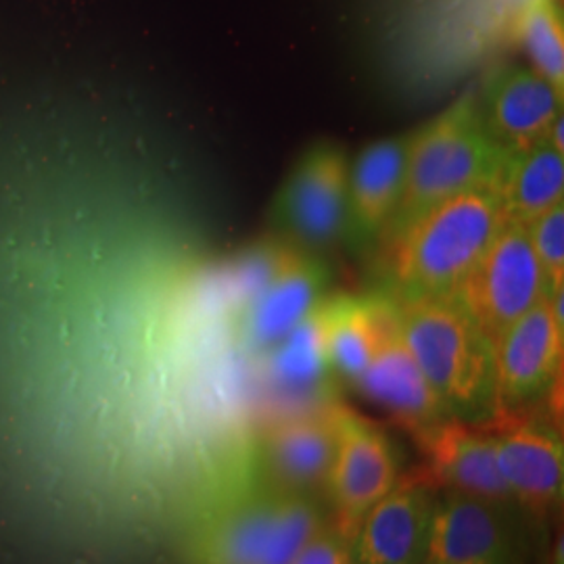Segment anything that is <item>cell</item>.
Returning a JSON list of instances; mask_svg holds the SVG:
<instances>
[{"label":"cell","instance_id":"6da1fadb","mask_svg":"<svg viewBox=\"0 0 564 564\" xmlns=\"http://www.w3.org/2000/svg\"><path fill=\"white\" fill-rule=\"evenodd\" d=\"M506 226L494 184H481L426 207L391 232L393 297L454 293Z\"/></svg>","mask_w":564,"mask_h":564},{"label":"cell","instance_id":"7a4b0ae2","mask_svg":"<svg viewBox=\"0 0 564 564\" xmlns=\"http://www.w3.org/2000/svg\"><path fill=\"white\" fill-rule=\"evenodd\" d=\"M402 337L445 410L468 423L494 414V347L456 293L391 297Z\"/></svg>","mask_w":564,"mask_h":564},{"label":"cell","instance_id":"3957f363","mask_svg":"<svg viewBox=\"0 0 564 564\" xmlns=\"http://www.w3.org/2000/svg\"><path fill=\"white\" fill-rule=\"evenodd\" d=\"M505 158L485 130L479 102L466 95L442 116L412 132L402 197L387 226L395 232L426 207L463 193L466 188L494 184Z\"/></svg>","mask_w":564,"mask_h":564},{"label":"cell","instance_id":"277c9868","mask_svg":"<svg viewBox=\"0 0 564 564\" xmlns=\"http://www.w3.org/2000/svg\"><path fill=\"white\" fill-rule=\"evenodd\" d=\"M321 512L305 494L279 491L230 508L197 542L199 564H291L318 531Z\"/></svg>","mask_w":564,"mask_h":564},{"label":"cell","instance_id":"5b68a950","mask_svg":"<svg viewBox=\"0 0 564 564\" xmlns=\"http://www.w3.org/2000/svg\"><path fill=\"white\" fill-rule=\"evenodd\" d=\"M454 293L491 343L544 300L547 281L524 226L506 224Z\"/></svg>","mask_w":564,"mask_h":564},{"label":"cell","instance_id":"8992f818","mask_svg":"<svg viewBox=\"0 0 564 564\" xmlns=\"http://www.w3.org/2000/svg\"><path fill=\"white\" fill-rule=\"evenodd\" d=\"M330 408L337 449L326 491L335 510L333 529L349 542L364 514L383 498L402 473L381 426L345 403H333Z\"/></svg>","mask_w":564,"mask_h":564},{"label":"cell","instance_id":"52a82bcc","mask_svg":"<svg viewBox=\"0 0 564 564\" xmlns=\"http://www.w3.org/2000/svg\"><path fill=\"white\" fill-rule=\"evenodd\" d=\"M491 437L498 470L514 505L545 519L563 505L564 447L561 433L523 412L496 410L481 421Z\"/></svg>","mask_w":564,"mask_h":564},{"label":"cell","instance_id":"ba28073f","mask_svg":"<svg viewBox=\"0 0 564 564\" xmlns=\"http://www.w3.org/2000/svg\"><path fill=\"white\" fill-rule=\"evenodd\" d=\"M274 216L303 245L323 249L341 241L351 230L349 162L341 149H310L284 182Z\"/></svg>","mask_w":564,"mask_h":564},{"label":"cell","instance_id":"9c48e42d","mask_svg":"<svg viewBox=\"0 0 564 564\" xmlns=\"http://www.w3.org/2000/svg\"><path fill=\"white\" fill-rule=\"evenodd\" d=\"M437 500L423 468L400 475L349 540L351 564H423Z\"/></svg>","mask_w":564,"mask_h":564},{"label":"cell","instance_id":"30bf717a","mask_svg":"<svg viewBox=\"0 0 564 564\" xmlns=\"http://www.w3.org/2000/svg\"><path fill=\"white\" fill-rule=\"evenodd\" d=\"M491 347L496 410L521 408L556 383L563 377L564 323L550 295L510 324Z\"/></svg>","mask_w":564,"mask_h":564},{"label":"cell","instance_id":"8fae6325","mask_svg":"<svg viewBox=\"0 0 564 564\" xmlns=\"http://www.w3.org/2000/svg\"><path fill=\"white\" fill-rule=\"evenodd\" d=\"M423 452L424 475L440 491H458L487 502L517 506L498 470L484 423L447 416L412 435Z\"/></svg>","mask_w":564,"mask_h":564},{"label":"cell","instance_id":"7c38bea8","mask_svg":"<svg viewBox=\"0 0 564 564\" xmlns=\"http://www.w3.org/2000/svg\"><path fill=\"white\" fill-rule=\"evenodd\" d=\"M364 395L383 408L412 435L452 416L403 341L395 305L389 297L377 351L362 375L354 381Z\"/></svg>","mask_w":564,"mask_h":564},{"label":"cell","instance_id":"4fadbf2b","mask_svg":"<svg viewBox=\"0 0 564 564\" xmlns=\"http://www.w3.org/2000/svg\"><path fill=\"white\" fill-rule=\"evenodd\" d=\"M510 508L440 491L423 564H514Z\"/></svg>","mask_w":564,"mask_h":564},{"label":"cell","instance_id":"5bb4252c","mask_svg":"<svg viewBox=\"0 0 564 564\" xmlns=\"http://www.w3.org/2000/svg\"><path fill=\"white\" fill-rule=\"evenodd\" d=\"M563 90L533 69L506 67L487 80L477 102L491 141L505 151H521L547 139L563 116Z\"/></svg>","mask_w":564,"mask_h":564},{"label":"cell","instance_id":"9a60e30c","mask_svg":"<svg viewBox=\"0 0 564 564\" xmlns=\"http://www.w3.org/2000/svg\"><path fill=\"white\" fill-rule=\"evenodd\" d=\"M330 405L318 412L291 414L263 433V456L282 491L326 489L337 449Z\"/></svg>","mask_w":564,"mask_h":564},{"label":"cell","instance_id":"2e32d148","mask_svg":"<svg viewBox=\"0 0 564 564\" xmlns=\"http://www.w3.org/2000/svg\"><path fill=\"white\" fill-rule=\"evenodd\" d=\"M323 270L300 253L282 251L268 281L256 291L245 316L247 339L274 347L321 305Z\"/></svg>","mask_w":564,"mask_h":564},{"label":"cell","instance_id":"e0dca14e","mask_svg":"<svg viewBox=\"0 0 564 564\" xmlns=\"http://www.w3.org/2000/svg\"><path fill=\"white\" fill-rule=\"evenodd\" d=\"M412 134L364 147L349 163V220L360 237L387 230L402 197Z\"/></svg>","mask_w":564,"mask_h":564},{"label":"cell","instance_id":"ac0fdd59","mask_svg":"<svg viewBox=\"0 0 564 564\" xmlns=\"http://www.w3.org/2000/svg\"><path fill=\"white\" fill-rule=\"evenodd\" d=\"M494 188L506 224L527 226L564 199V153L547 141L505 151Z\"/></svg>","mask_w":564,"mask_h":564},{"label":"cell","instance_id":"d6986e66","mask_svg":"<svg viewBox=\"0 0 564 564\" xmlns=\"http://www.w3.org/2000/svg\"><path fill=\"white\" fill-rule=\"evenodd\" d=\"M387 303L389 297H337L316 307L326 362L345 379L356 381L372 360L381 337Z\"/></svg>","mask_w":564,"mask_h":564},{"label":"cell","instance_id":"ffe728a7","mask_svg":"<svg viewBox=\"0 0 564 564\" xmlns=\"http://www.w3.org/2000/svg\"><path fill=\"white\" fill-rule=\"evenodd\" d=\"M328 366L316 310L272 347V377L289 387H303L323 377Z\"/></svg>","mask_w":564,"mask_h":564},{"label":"cell","instance_id":"44dd1931","mask_svg":"<svg viewBox=\"0 0 564 564\" xmlns=\"http://www.w3.org/2000/svg\"><path fill=\"white\" fill-rule=\"evenodd\" d=\"M521 39L533 72L564 93L563 23L552 0H535L527 9Z\"/></svg>","mask_w":564,"mask_h":564},{"label":"cell","instance_id":"7402d4cb","mask_svg":"<svg viewBox=\"0 0 564 564\" xmlns=\"http://www.w3.org/2000/svg\"><path fill=\"white\" fill-rule=\"evenodd\" d=\"M531 247L542 263L547 291L564 286V205H554L524 226Z\"/></svg>","mask_w":564,"mask_h":564},{"label":"cell","instance_id":"603a6c76","mask_svg":"<svg viewBox=\"0 0 564 564\" xmlns=\"http://www.w3.org/2000/svg\"><path fill=\"white\" fill-rule=\"evenodd\" d=\"M291 564H351L349 542L335 529H321Z\"/></svg>","mask_w":564,"mask_h":564},{"label":"cell","instance_id":"cb8c5ba5","mask_svg":"<svg viewBox=\"0 0 564 564\" xmlns=\"http://www.w3.org/2000/svg\"><path fill=\"white\" fill-rule=\"evenodd\" d=\"M547 564H564L563 563V531H558V538H556V544L552 547V554H550V561Z\"/></svg>","mask_w":564,"mask_h":564}]
</instances>
